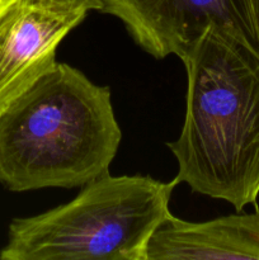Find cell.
<instances>
[{"label":"cell","instance_id":"9","mask_svg":"<svg viewBox=\"0 0 259 260\" xmlns=\"http://www.w3.org/2000/svg\"><path fill=\"white\" fill-rule=\"evenodd\" d=\"M17 2L18 0H0V17Z\"/></svg>","mask_w":259,"mask_h":260},{"label":"cell","instance_id":"5","mask_svg":"<svg viewBox=\"0 0 259 260\" xmlns=\"http://www.w3.org/2000/svg\"><path fill=\"white\" fill-rule=\"evenodd\" d=\"M86 14L18 0L0 17V114L56 65L58 45Z\"/></svg>","mask_w":259,"mask_h":260},{"label":"cell","instance_id":"8","mask_svg":"<svg viewBox=\"0 0 259 260\" xmlns=\"http://www.w3.org/2000/svg\"><path fill=\"white\" fill-rule=\"evenodd\" d=\"M251 3V10H253L254 23H255L256 32H258L259 37V0H250Z\"/></svg>","mask_w":259,"mask_h":260},{"label":"cell","instance_id":"4","mask_svg":"<svg viewBox=\"0 0 259 260\" xmlns=\"http://www.w3.org/2000/svg\"><path fill=\"white\" fill-rule=\"evenodd\" d=\"M135 42L155 58L182 57L210 25L225 28L259 51L250 0H102Z\"/></svg>","mask_w":259,"mask_h":260},{"label":"cell","instance_id":"1","mask_svg":"<svg viewBox=\"0 0 259 260\" xmlns=\"http://www.w3.org/2000/svg\"><path fill=\"white\" fill-rule=\"evenodd\" d=\"M180 60L184 123L167 144L178 162L174 179L241 212L259 197V51L210 25Z\"/></svg>","mask_w":259,"mask_h":260},{"label":"cell","instance_id":"6","mask_svg":"<svg viewBox=\"0 0 259 260\" xmlns=\"http://www.w3.org/2000/svg\"><path fill=\"white\" fill-rule=\"evenodd\" d=\"M259 260V211L190 222L170 213L147 246V260Z\"/></svg>","mask_w":259,"mask_h":260},{"label":"cell","instance_id":"3","mask_svg":"<svg viewBox=\"0 0 259 260\" xmlns=\"http://www.w3.org/2000/svg\"><path fill=\"white\" fill-rule=\"evenodd\" d=\"M179 183L149 175L108 174L69 203L8 228L2 260H147V246L170 215Z\"/></svg>","mask_w":259,"mask_h":260},{"label":"cell","instance_id":"2","mask_svg":"<svg viewBox=\"0 0 259 260\" xmlns=\"http://www.w3.org/2000/svg\"><path fill=\"white\" fill-rule=\"evenodd\" d=\"M121 140L111 89L56 62L0 114V184L84 187L108 174Z\"/></svg>","mask_w":259,"mask_h":260},{"label":"cell","instance_id":"7","mask_svg":"<svg viewBox=\"0 0 259 260\" xmlns=\"http://www.w3.org/2000/svg\"><path fill=\"white\" fill-rule=\"evenodd\" d=\"M33 2L42 3L51 7L63 8V9L84 10L88 13L89 10H98L101 12L103 3L102 0H33Z\"/></svg>","mask_w":259,"mask_h":260}]
</instances>
